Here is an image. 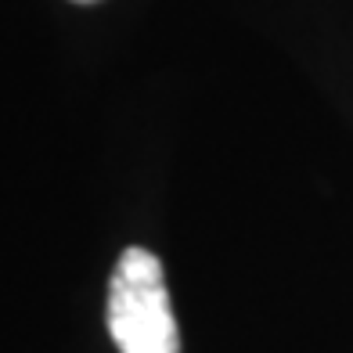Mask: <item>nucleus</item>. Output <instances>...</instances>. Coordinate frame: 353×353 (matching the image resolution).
Segmentation results:
<instances>
[{
  "instance_id": "obj_2",
  "label": "nucleus",
  "mask_w": 353,
  "mask_h": 353,
  "mask_svg": "<svg viewBox=\"0 0 353 353\" xmlns=\"http://www.w3.org/2000/svg\"><path fill=\"white\" fill-rule=\"evenodd\" d=\"M72 4H98V0H72Z\"/></svg>"
},
{
  "instance_id": "obj_1",
  "label": "nucleus",
  "mask_w": 353,
  "mask_h": 353,
  "mask_svg": "<svg viewBox=\"0 0 353 353\" xmlns=\"http://www.w3.org/2000/svg\"><path fill=\"white\" fill-rule=\"evenodd\" d=\"M105 321L119 353H181L166 274L155 252L141 245L123 249L108 281Z\"/></svg>"
}]
</instances>
